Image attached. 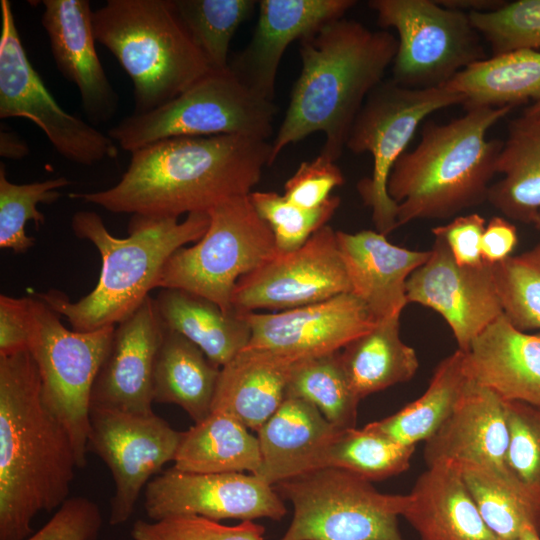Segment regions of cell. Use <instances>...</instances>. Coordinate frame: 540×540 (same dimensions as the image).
<instances>
[{
    "label": "cell",
    "mask_w": 540,
    "mask_h": 540,
    "mask_svg": "<svg viewBox=\"0 0 540 540\" xmlns=\"http://www.w3.org/2000/svg\"><path fill=\"white\" fill-rule=\"evenodd\" d=\"M270 157L271 143L258 138H169L132 152L116 185L69 197L115 214L178 218L249 195L263 168L270 165Z\"/></svg>",
    "instance_id": "1"
},
{
    "label": "cell",
    "mask_w": 540,
    "mask_h": 540,
    "mask_svg": "<svg viewBox=\"0 0 540 540\" xmlns=\"http://www.w3.org/2000/svg\"><path fill=\"white\" fill-rule=\"evenodd\" d=\"M78 468L71 438L45 406L26 351L0 356V540H25L41 511L69 499Z\"/></svg>",
    "instance_id": "2"
},
{
    "label": "cell",
    "mask_w": 540,
    "mask_h": 540,
    "mask_svg": "<svg viewBox=\"0 0 540 540\" xmlns=\"http://www.w3.org/2000/svg\"><path fill=\"white\" fill-rule=\"evenodd\" d=\"M301 72L271 143L270 165L285 147L322 132V155L337 161L370 92L383 82L397 53V37L354 19L331 21L299 41Z\"/></svg>",
    "instance_id": "3"
},
{
    "label": "cell",
    "mask_w": 540,
    "mask_h": 540,
    "mask_svg": "<svg viewBox=\"0 0 540 540\" xmlns=\"http://www.w3.org/2000/svg\"><path fill=\"white\" fill-rule=\"evenodd\" d=\"M512 107L467 106L448 123L428 121L420 140L404 152L387 190L398 204V227L418 219H446L487 201L503 141L487 132Z\"/></svg>",
    "instance_id": "4"
},
{
    "label": "cell",
    "mask_w": 540,
    "mask_h": 540,
    "mask_svg": "<svg viewBox=\"0 0 540 540\" xmlns=\"http://www.w3.org/2000/svg\"><path fill=\"white\" fill-rule=\"evenodd\" d=\"M210 224L208 212L178 218L132 216L129 235L113 236L94 211L81 210L71 220L77 238L90 241L101 256L94 289L76 302L57 290L38 294L51 309L79 332L116 326L133 314L157 288L162 269L179 248L197 242Z\"/></svg>",
    "instance_id": "5"
},
{
    "label": "cell",
    "mask_w": 540,
    "mask_h": 540,
    "mask_svg": "<svg viewBox=\"0 0 540 540\" xmlns=\"http://www.w3.org/2000/svg\"><path fill=\"white\" fill-rule=\"evenodd\" d=\"M92 25L132 81L134 114L169 102L211 69L173 0H108Z\"/></svg>",
    "instance_id": "6"
},
{
    "label": "cell",
    "mask_w": 540,
    "mask_h": 540,
    "mask_svg": "<svg viewBox=\"0 0 540 540\" xmlns=\"http://www.w3.org/2000/svg\"><path fill=\"white\" fill-rule=\"evenodd\" d=\"M277 108L228 67L210 69L181 94L143 114L123 118L107 134L130 153L177 137L241 135L268 140Z\"/></svg>",
    "instance_id": "7"
},
{
    "label": "cell",
    "mask_w": 540,
    "mask_h": 540,
    "mask_svg": "<svg viewBox=\"0 0 540 540\" xmlns=\"http://www.w3.org/2000/svg\"><path fill=\"white\" fill-rule=\"evenodd\" d=\"M293 505L280 540H405L398 526L409 495L379 492L352 472L326 467L278 483Z\"/></svg>",
    "instance_id": "8"
},
{
    "label": "cell",
    "mask_w": 540,
    "mask_h": 540,
    "mask_svg": "<svg viewBox=\"0 0 540 540\" xmlns=\"http://www.w3.org/2000/svg\"><path fill=\"white\" fill-rule=\"evenodd\" d=\"M210 224L192 246L177 249L166 261L157 288L191 292L234 312L238 280L277 253L273 233L249 195L227 199L208 211Z\"/></svg>",
    "instance_id": "9"
},
{
    "label": "cell",
    "mask_w": 540,
    "mask_h": 540,
    "mask_svg": "<svg viewBox=\"0 0 540 540\" xmlns=\"http://www.w3.org/2000/svg\"><path fill=\"white\" fill-rule=\"evenodd\" d=\"M31 353L41 380L42 400L69 434L78 468L87 463L92 388L109 351L115 326L79 332L59 314L30 297Z\"/></svg>",
    "instance_id": "10"
},
{
    "label": "cell",
    "mask_w": 540,
    "mask_h": 540,
    "mask_svg": "<svg viewBox=\"0 0 540 540\" xmlns=\"http://www.w3.org/2000/svg\"><path fill=\"white\" fill-rule=\"evenodd\" d=\"M464 102L463 95L447 86L410 89L392 79L370 92L353 122L346 148L355 154L367 152L373 159L371 176L360 180L357 190L372 211L376 231L387 236L398 228V204L388 194V179L421 122L435 111Z\"/></svg>",
    "instance_id": "11"
},
{
    "label": "cell",
    "mask_w": 540,
    "mask_h": 540,
    "mask_svg": "<svg viewBox=\"0 0 540 540\" xmlns=\"http://www.w3.org/2000/svg\"><path fill=\"white\" fill-rule=\"evenodd\" d=\"M368 5L380 27L397 32L392 80L402 87L445 86L456 74L487 58L466 12L433 0H371Z\"/></svg>",
    "instance_id": "12"
},
{
    "label": "cell",
    "mask_w": 540,
    "mask_h": 540,
    "mask_svg": "<svg viewBox=\"0 0 540 540\" xmlns=\"http://www.w3.org/2000/svg\"><path fill=\"white\" fill-rule=\"evenodd\" d=\"M0 118L37 125L65 159L92 166L118 155V146L93 125L66 112L34 69L19 35L12 5L0 1Z\"/></svg>",
    "instance_id": "13"
},
{
    "label": "cell",
    "mask_w": 540,
    "mask_h": 540,
    "mask_svg": "<svg viewBox=\"0 0 540 540\" xmlns=\"http://www.w3.org/2000/svg\"><path fill=\"white\" fill-rule=\"evenodd\" d=\"M182 435L154 412L91 407L88 451L103 460L113 477L111 525L129 520L142 488L167 462L174 461Z\"/></svg>",
    "instance_id": "14"
},
{
    "label": "cell",
    "mask_w": 540,
    "mask_h": 540,
    "mask_svg": "<svg viewBox=\"0 0 540 540\" xmlns=\"http://www.w3.org/2000/svg\"><path fill=\"white\" fill-rule=\"evenodd\" d=\"M351 293L336 231L325 225L299 249L277 253L241 277L231 304L242 314L258 309L289 310Z\"/></svg>",
    "instance_id": "15"
},
{
    "label": "cell",
    "mask_w": 540,
    "mask_h": 540,
    "mask_svg": "<svg viewBox=\"0 0 540 540\" xmlns=\"http://www.w3.org/2000/svg\"><path fill=\"white\" fill-rule=\"evenodd\" d=\"M144 508L152 521L173 516L211 520H281L287 513L274 486L244 473H193L174 467L150 480Z\"/></svg>",
    "instance_id": "16"
},
{
    "label": "cell",
    "mask_w": 540,
    "mask_h": 540,
    "mask_svg": "<svg viewBox=\"0 0 540 540\" xmlns=\"http://www.w3.org/2000/svg\"><path fill=\"white\" fill-rule=\"evenodd\" d=\"M434 237L429 258L407 280V302L437 312L450 327L458 349L466 351L503 314L494 265L484 261L461 266L445 240Z\"/></svg>",
    "instance_id": "17"
},
{
    "label": "cell",
    "mask_w": 540,
    "mask_h": 540,
    "mask_svg": "<svg viewBox=\"0 0 540 540\" xmlns=\"http://www.w3.org/2000/svg\"><path fill=\"white\" fill-rule=\"evenodd\" d=\"M242 314L251 328L246 347L271 350L293 361L338 352L377 323L352 293L278 313Z\"/></svg>",
    "instance_id": "18"
},
{
    "label": "cell",
    "mask_w": 540,
    "mask_h": 540,
    "mask_svg": "<svg viewBox=\"0 0 540 540\" xmlns=\"http://www.w3.org/2000/svg\"><path fill=\"white\" fill-rule=\"evenodd\" d=\"M165 327L155 298L148 296L115 326L107 356L95 379L91 407L153 413V375Z\"/></svg>",
    "instance_id": "19"
},
{
    "label": "cell",
    "mask_w": 540,
    "mask_h": 540,
    "mask_svg": "<svg viewBox=\"0 0 540 540\" xmlns=\"http://www.w3.org/2000/svg\"><path fill=\"white\" fill-rule=\"evenodd\" d=\"M355 0H261L253 36L230 69L252 91L273 101L279 64L287 47L344 17Z\"/></svg>",
    "instance_id": "20"
},
{
    "label": "cell",
    "mask_w": 540,
    "mask_h": 540,
    "mask_svg": "<svg viewBox=\"0 0 540 540\" xmlns=\"http://www.w3.org/2000/svg\"><path fill=\"white\" fill-rule=\"evenodd\" d=\"M41 24L58 71L79 91L83 112L98 125L110 121L119 107L95 47L88 0H43Z\"/></svg>",
    "instance_id": "21"
},
{
    "label": "cell",
    "mask_w": 540,
    "mask_h": 540,
    "mask_svg": "<svg viewBox=\"0 0 540 540\" xmlns=\"http://www.w3.org/2000/svg\"><path fill=\"white\" fill-rule=\"evenodd\" d=\"M509 432L505 400L468 379L452 413L425 441L426 466L449 463L508 471Z\"/></svg>",
    "instance_id": "22"
},
{
    "label": "cell",
    "mask_w": 540,
    "mask_h": 540,
    "mask_svg": "<svg viewBox=\"0 0 540 540\" xmlns=\"http://www.w3.org/2000/svg\"><path fill=\"white\" fill-rule=\"evenodd\" d=\"M351 293L362 301L376 321L401 314L408 304L406 283L430 256L390 243L378 231H336Z\"/></svg>",
    "instance_id": "23"
},
{
    "label": "cell",
    "mask_w": 540,
    "mask_h": 540,
    "mask_svg": "<svg viewBox=\"0 0 540 540\" xmlns=\"http://www.w3.org/2000/svg\"><path fill=\"white\" fill-rule=\"evenodd\" d=\"M463 352L470 379L504 400L540 408V332L520 331L502 314Z\"/></svg>",
    "instance_id": "24"
},
{
    "label": "cell",
    "mask_w": 540,
    "mask_h": 540,
    "mask_svg": "<svg viewBox=\"0 0 540 540\" xmlns=\"http://www.w3.org/2000/svg\"><path fill=\"white\" fill-rule=\"evenodd\" d=\"M306 400L286 397L257 432L261 467L256 476L275 486L321 468L340 432Z\"/></svg>",
    "instance_id": "25"
},
{
    "label": "cell",
    "mask_w": 540,
    "mask_h": 540,
    "mask_svg": "<svg viewBox=\"0 0 540 540\" xmlns=\"http://www.w3.org/2000/svg\"><path fill=\"white\" fill-rule=\"evenodd\" d=\"M408 495L402 517L420 540H498L483 521L456 466H428Z\"/></svg>",
    "instance_id": "26"
},
{
    "label": "cell",
    "mask_w": 540,
    "mask_h": 540,
    "mask_svg": "<svg viewBox=\"0 0 540 540\" xmlns=\"http://www.w3.org/2000/svg\"><path fill=\"white\" fill-rule=\"evenodd\" d=\"M295 361L245 347L220 368L211 412L228 413L258 432L286 398Z\"/></svg>",
    "instance_id": "27"
},
{
    "label": "cell",
    "mask_w": 540,
    "mask_h": 540,
    "mask_svg": "<svg viewBox=\"0 0 540 540\" xmlns=\"http://www.w3.org/2000/svg\"><path fill=\"white\" fill-rule=\"evenodd\" d=\"M496 174L503 177L491 184L487 202L508 219L533 224L540 210V111L528 107L509 122Z\"/></svg>",
    "instance_id": "28"
},
{
    "label": "cell",
    "mask_w": 540,
    "mask_h": 540,
    "mask_svg": "<svg viewBox=\"0 0 540 540\" xmlns=\"http://www.w3.org/2000/svg\"><path fill=\"white\" fill-rule=\"evenodd\" d=\"M155 303L164 327L197 345L220 368L250 341L251 328L243 314L225 313L202 296L165 288Z\"/></svg>",
    "instance_id": "29"
},
{
    "label": "cell",
    "mask_w": 540,
    "mask_h": 540,
    "mask_svg": "<svg viewBox=\"0 0 540 540\" xmlns=\"http://www.w3.org/2000/svg\"><path fill=\"white\" fill-rule=\"evenodd\" d=\"M220 367L183 335L166 329L153 375V401L176 404L198 423L211 414Z\"/></svg>",
    "instance_id": "30"
},
{
    "label": "cell",
    "mask_w": 540,
    "mask_h": 540,
    "mask_svg": "<svg viewBox=\"0 0 540 540\" xmlns=\"http://www.w3.org/2000/svg\"><path fill=\"white\" fill-rule=\"evenodd\" d=\"M174 468L193 473H244L257 475L261 467L258 438L234 416L211 412L183 432Z\"/></svg>",
    "instance_id": "31"
},
{
    "label": "cell",
    "mask_w": 540,
    "mask_h": 540,
    "mask_svg": "<svg viewBox=\"0 0 540 540\" xmlns=\"http://www.w3.org/2000/svg\"><path fill=\"white\" fill-rule=\"evenodd\" d=\"M400 316L377 321L340 351L343 368L360 400L411 380L419 368L416 351L400 336Z\"/></svg>",
    "instance_id": "32"
},
{
    "label": "cell",
    "mask_w": 540,
    "mask_h": 540,
    "mask_svg": "<svg viewBox=\"0 0 540 540\" xmlns=\"http://www.w3.org/2000/svg\"><path fill=\"white\" fill-rule=\"evenodd\" d=\"M445 86L465 97L464 107L540 103V50H515L478 61Z\"/></svg>",
    "instance_id": "33"
},
{
    "label": "cell",
    "mask_w": 540,
    "mask_h": 540,
    "mask_svg": "<svg viewBox=\"0 0 540 540\" xmlns=\"http://www.w3.org/2000/svg\"><path fill=\"white\" fill-rule=\"evenodd\" d=\"M468 379L464 352L457 349L440 361L427 389L419 398L398 412L364 427L403 446L425 442L452 413Z\"/></svg>",
    "instance_id": "34"
},
{
    "label": "cell",
    "mask_w": 540,
    "mask_h": 540,
    "mask_svg": "<svg viewBox=\"0 0 540 540\" xmlns=\"http://www.w3.org/2000/svg\"><path fill=\"white\" fill-rule=\"evenodd\" d=\"M456 467L483 521L498 540H520L526 529L540 535V493L521 483L509 471Z\"/></svg>",
    "instance_id": "35"
},
{
    "label": "cell",
    "mask_w": 540,
    "mask_h": 540,
    "mask_svg": "<svg viewBox=\"0 0 540 540\" xmlns=\"http://www.w3.org/2000/svg\"><path fill=\"white\" fill-rule=\"evenodd\" d=\"M286 397L313 404L339 429L355 428L360 399L343 368L340 351L295 361Z\"/></svg>",
    "instance_id": "36"
},
{
    "label": "cell",
    "mask_w": 540,
    "mask_h": 540,
    "mask_svg": "<svg viewBox=\"0 0 540 540\" xmlns=\"http://www.w3.org/2000/svg\"><path fill=\"white\" fill-rule=\"evenodd\" d=\"M176 12L211 69L229 67V47L239 26L258 5L254 0H173Z\"/></svg>",
    "instance_id": "37"
},
{
    "label": "cell",
    "mask_w": 540,
    "mask_h": 540,
    "mask_svg": "<svg viewBox=\"0 0 540 540\" xmlns=\"http://www.w3.org/2000/svg\"><path fill=\"white\" fill-rule=\"evenodd\" d=\"M414 451L415 446L397 444L365 427L342 429L327 448L321 468H339L370 482L380 481L408 470Z\"/></svg>",
    "instance_id": "38"
},
{
    "label": "cell",
    "mask_w": 540,
    "mask_h": 540,
    "mask_svg": "<svg viewBox=\"0 0 540 540\" xmlns=\"http://www.w3.org/2000/svg\"><path fill=\"white\" fill-rule=\"evenodd\" d=\"M69 184L65 177L15 184L8 180L6 167L1 162L0 248L25 253L33 247L35 239L26 234V224L33 221L37 228L44 224L45 216L38 210V204L56 202L61 197L59 189Z\"/></svg>",
    "instance_id": "39"
},
{
    "label": "cell",
    "mask_w": 540,
    "mask_h": 540,
    "mask_svg": "<svg viewBox=\"0 0 540 540\" xmlns=\"http://www.w3.org/2000/svg\"><path fill=\"white\" fill-rule=\"evenodd\" d=\"M503 314L518 330H540V243L494 264Z\"/></svg>",
    "instance_id": "40"
},
{
    "label": "cell",
    "mask_w": 540,
    "mask_h": 540,
    "mask_svg": "<svg viewBox=\"0 0 540 540\" xmlns=\"http://www.w3.org/2000/svg\"><path fill=\"white\" fill-rule=\"evenodd\" d=\"M249 198L271 229L279 253H289L302 247L326 225L340 205V198L334 195L316 209L297 206L272 191H252Z\"/></svg>",
    "instance_id": "41"
},
{
    "label": "cell",
    "mask_w": 540,
    "mask_h": 540,
    "mask_svg": "<svg viewBox=\"0 0 540 540\" xmlns=\"http://www.w3.org/2000/svg\"><path fill=\"white\" fill-rule=\"evenodd\" d=\"M468 15L494 55L540 50V0L506 2L497 10Z\"/></svg>",
    "instance_id": "42"
},
{
    "label": "cell",
    "mask_w": 540,
    "mask_h": 540,
    "mask_svg": "<svg viewBox=\"0 0 540 540\" xmlns=\"http://www.w3.org/2000/svg\"><path fill=\"white\" fill-rule=\"evenodd\" d=\"M509 442L507 470L521 483L540 493V408L507 401Z\"/></svg>",
    "instance_id": "43"
},
{
    "label": "cell",
    "mask_w": 540,
    "mask_h": 540,
    "mask_svg": "<svg viewBox=\"0 0 540 540\" xmlns=\"http://www.w3.org/2000/svg\"><path fill=\"white\" fill-rule=\"evenodd\" d=\"M265 529L253 521L227 526L201 516H173L134 523L133 540H265Z\"/></svg>",
    "instance_id": "44"
},
{
    "label": "cell",
    "mask_w": 540,
    "mask_h": 540,
    "mask_svg": "<svg viewBox=\"0 0 540 540\" xmlns=\"http://www.w3.org/2000/svg\"><path fill=\"white\" fill-rule=\"evenodd\" d=\"M345 182L335 161L319 154L312 161L302 162L284 185V197L306 209H316L325 204L331 192Z\"/></svg>",
    "instance_id": "45"
},
{
    "label": "cell",
    "mask_w": 540,
    "mask_h": 540,
    "mask_svg": "<svg viewBox=\"0 0 540 540\" xmlns=\"http://www.w3.org/2000/svg\"><path fill=\"white\" fill-rule=\"evenodd\" d=\"M102 523V514L95 502L82 496L71 497L25 540H97Z\"/></svg>",
    "instance_id": "46"
},
{
    "label": "cell",
    "mask_w": 540,
    "mask_h": 540,
    "mask_svg": "<svg viewBox=\"0 0 540 540\" xmlns=\"http://www.w3.org/2000/svg\"><path fill=\"white\" fill-rule=\"evenodd\" d=\"M485 226L484 217L471 213L457 216L445 225L433 227L431 232L445 240L457 264L478 266L484 262L481 254V239Z\"/></svg>",
    "instance_id": "47"
},
{
    "label": "cell",
    "mask_w": 540,
    "mask_h": 540,
    "mask_svg": "<svg viewBox=\"0 0 540 540\" xmlns=\"http://www.w3.org/2000/svg\"><path fill=\"white\" fill-rule=\"evenodd\" d=\"M30 333V297L0 295V356L28 350Z\"/></svg>",
    "instance_id": "48"
},
{
    "label": "cell",
    "mask_w": 540,
    "mask_h": 540,
    "mask_svg": "<svg viewBox=\"0 0 540 540\" xmlns=\"http://www.w3.org/2000/svg\"><path fill=\"white\" fill-rule=\"evenodd\" d=\"M517 244V227L504 217L494 216L486 223L481 239L483 261L500 263L512 256Z\"/></svg>",
    "instance_id": "49"
},
{
    "label": "cell",
    "mask_w": 540,
    "mask_h": 540,
    "mask_svg": "<svg viewBox=\"0 0 540 540\" xmlns=\"http://www.w3.org/2000/svg\"><path fill=\"white\" fill-rule=\"evenodd\" d=\"M29 154L26 141L16 132L1 130L0 132V156L20 160Z\"/></svg>",
    "instance_id": "50"
},
{
    "label": "cell",
    "mask_w": 540,
    "mask_h": 540,
    "mask_svg": "<svg viewBox=\"0 0 540 540\" xmlns=\"http://www.w3.org/2000/svg\"><path fill=\"white\" fill-rule=\"evenodd\" d=\"M446 8L470 12H488L502 7L506 1L501 0H438Z\"/></svg>",
    "instance_id": "51"
},
{
    "label": "cell",
    "mask_w": 540,
    "mask_h": 540,
    "mask_svg": "<svg viewBox=\"0 0 540 540\" xmlns=\"http://www.w3.org/2000/svg\"><path fill=\"white\" fill-rule=\"evenodd\" d=\"M520 540H540V535L532 529L523 531Z\"/></svg>",
    "instance_id": "52"
},
{
    "label": "cell",
    "mask_w": 540,
    "mask_h": 540,
    "mask_svg": "<svg viewBox=\"0 0 540 540\" xmlns=\"http://www.w3.org/2000/svg\"><path fill=\"white\" fill-rule=\"evenodd\" d=\"M533 224H534L536 230L540 232V210H539Z\"/></svg>",
    "instance_id": "53"
},
{
    "label": "cell",
    "mask_w": 540,
    "mask_h": 540,
    "mask_svg": "<svg viewBox=\"0 0 540 540\" xmlns=\"http://www.w3.org/2000/svg\"><path fill=\"white\" fill-rule=\"evenodd\" d=\"M531 109L533 110H538L540 111V103H533L531 106H530Z\"/></svg>",
    "instance_id": "54"
}]
</instances>
